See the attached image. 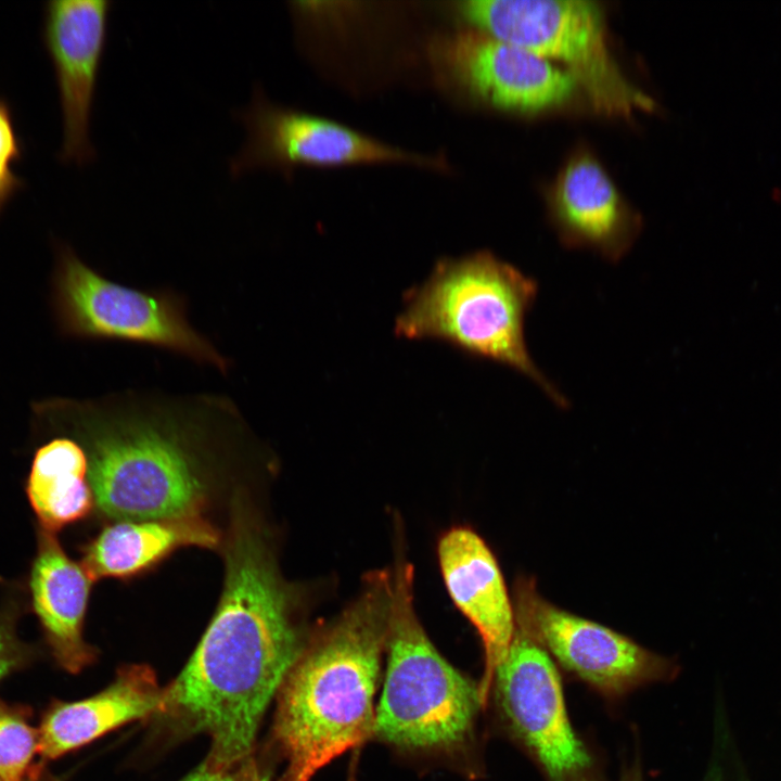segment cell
<instances>
[{"mask_svg":"<svg viewBox=\"0 0 781 781\" xmlns=\"http://www.w3.org/2000/svg\"><path fill=\"white\" fill-rule=\"evenodd\" d=\"M223 558L217 610L182 671L165 687L155 716L169 738L207 734L203 764L217 770L256 755L264 714L310 637L267 535L241 503Z\"/></svg>","mask_w":781,"mask_h":781,"instance_id":"1","label":"cell"},{"mask_svg":"<svg viewBox=\"0 0 781 781\" xmlns=\"http://www.w3.org/2000/svg\"><path fill=\"white\" fill-rule=\"evenodd\" d=\"M208 396L128 389L36 405L79 434L93 499L105 515L155 521L200 515L206 488L189 435Z\"/></svg>","mask_w":781,"mask_h":781,"instance_id":"2","label":"cell"},{"mask_svg":"<svg viewBox=\"0 0 781 781\" xmlns=\"http://www.w3.org/2000/svg\"><path fill=\"white\" fill-rule=\"evenodd\" d=\"M393 576H366L357 598L309 637L276 695L271 743L283 763L277 781H309L374 737V695L386 649Z\"/></svg>","mask_w":781,"mask_h":781,"instance_id":"3","label":"cell"},{"mask_svg":"<svg viewBox=\"0 0 781 781\" xmlns=\"http://www.w3.org/2000/svg\"><path fill=\"white\" fill-rule=\"evenodd\" d=\"M535 279L489 251L439 259L410 289L395 333L437 340L477 358L509 367L534 382L559 408L568 400L533 360L525 320L538 295Z\"/></svg>","mask_w":781,"mask_h":781,"instance_id":"4","label":"cell"},{"mask_svg":"<svg viewBox=\"0 0 781 781\" xmlns=\"http://www.w3.org/2000/svg\"><path fill=\"white\" fill-rule=\"evenodd\" d=\"M392 604L383 691L374 737L408 753L454 757L476 747L485 702L474 682L440 655L413 603V568L398 559L392 572Z\"/></svg>","mask_w":781,"mask_h":781,"instance_id":"5","label":"cell"},{"mask_svg":"<svg viewBox=\"0 0 781 781\" xmlns=\"http://www.w3.org/2000/svg\"><path fill=\"white\" fill-rule=\"evenodd\" d=\"M458 11L476 29L562 67L599 114L629 118L655 107L614 59L596 1L469 0L460 2Z\"/></svg>","mask_w":781,"mask_h":781,"instance_id":"6","label":"cell"},{"mask_svg":"<svg viewBox=\"0 0 781 781\" xmlns=\"http://www.w3.org/2000/svg\"><path fill=\"white\" fill-rule=\"evenodd\" d=\"M54 251L50 296L63 337L153 346L228 373L230 360L190 323L181 295L111 281L64 242H56Z\"/></svg>","mask_w":781,"mask_h":781,"instance_id":"7","label":"cell"},{"mask_svg":"<svg viewBox=\"0 0 781 781\" xmlns=\"http://www.w3.org/2000/svg\"><path fill=\"white\" fill-rule=\"evenodd\" d=\"M500 722L547 781H600L597 765L567 715L550 655L515 626L489 689Z\"/></svg>","mask_w":781,"mask_h":781,"instance_id":"8","label":"cell"},{"mask_svg":"<svg viewBox=\"0 0 781 781\" xmlns=\"http://www.w3.org/2000/svg\"><path fill=\"white\" fill-rule=\"evenodd\" d=\"M513 598L515 626L554 663L606 699L622 697L677 675L674 661L547 601L533 578L520 577Z\"/></svg>","mask_w":781,"mask_h":781,"instance_id":"9","label":"cell"},{"mask_svg":"<svg viewBox=\"0 0 781 781\" xmlns=\"http://www.w3.org/2000/svg\"><path fill=\"white\" fill-rule=\"evenodd\" d=\"M430 54L454 86L504 112L554 111L569 104L579 90L559 65L476 28L435 37Z\"/></svg>","mask_w":781,"mask_h":781,"instance_id":"10","label":"cell"},{"mask_svg":"<svg viewBox=\"0 0 781 781\" xmlns=\"http://www.w3.org/2000/svg\"><path fill=\"white\" fill-rule=\"evenodd\" d=\"M246 140L230 161V174L259 168L289 171L297 165L402 162L444 169L441 157L397 149L349 127L268 100L256 86L251 102L235 113Z\"/></svg>","mask_w":781,"mask_h":781,"instance_id":"11","label":"cell"},{"mask_svg":"<svg viewBox=\"0 0 781 781\" xmlns=\"http://www.w3.org/2000/svg\"><path fill=\"white\" fill-rule=\"evenodd\" d=\"M112 5L110 0L43 4L41 37L59 92L63 129L59 156L65 164L84 166L97 156L90 123Z\"/></svg>","mask_w":781,"mask_h":781,"instance_id":"12","label":"cell"},{"mask_svg":"<svg viewBox=\"0 0 781 781\" xmlns=\"http://www.w3.org/2000/svg\"><path fill=\"white\" fill-rule=\"evenodd\" d=\"M547 209L561 243L618 263L642 229L641 216L624 199L599 158L578 148L547 192Z\"/></svg>","mask_w":781,"mask_h":781,"instance_id":"13","label":"cell"},{"mask_svg":"<svg viewBox=\"0 0 781 781\" xmlns=\"http://www.w3.org/2000/svg\"><path fill=\"white\" fill-rule=\"evenodd\" d=\"M438 562L447 591L478 632L485 654L479 681L485 704L496 667L505 657L515 631L513 602L496 556L469 527H452L439 539Z\"/></svg>","mask_w":781,"mask_h":781,"instance_id":"14","label":"cell"},{"mask_svg":"<svg viewBox=\"0 0 781 781\" xmlns=\"http://www.w3.org/2000/svg\"><path fill=\"white\" fill-rule=\"evenodd\" d=\"M165 688L145 664L118 669L102 691L76 702H54L46 709L39 732L41 763L55 759L127 722L155 717Z\"/></svg>","mask_w":781,"mask_h":781,"instance_id":"15","label":"cell"},{"mask_svg":"<svg viewBox=\"0 0 781 781\" xmlns=\"http://www.w3.org/2000/svg\"><path fill=\"white\" fill-rule=\"evenodd\" d=\"M37 552L29 574L31 607L57 665L78 674L92 664L97 651L82 636L91 578L67 556L55 533L39 527Z\"/></svg>","mask_w":781,"mask_h":781,"instance_id":"16","label":"cell"},{"mask_svg":"<svg viewBox=\"0 0 781 781\" xmlns=\"http://www.w3.org/2000/svg\"><path fill=\"white\" fill-rule=\"evenodd\" d=\"M216 548L219 533L200 515L155 521H121L84 548L82 567L92 581L129 577L181 547Z\"/></svg>","mask_w":781,"mask_h":781,"instance_id":"17","label":"cell"},{"mask_svg":"<svg viewBox=\"0 0 781 781\" xmlns=\"http://www.w3.org/2000/svg\"><path fill=\"white\" fill-rule=\"evenodd\" d=\"M87 477L88 456L78 439L56 436L37 448L26 492L40 528L55 533L90 512L94 499Z\"/></svg>","mask_w":781,"mask_h":781,"instance_id":"18","label":"cell"},{"mask_svg":"<svg viewBox=\"0 0 781 781\" xmlns=\"http://www.w3.org/2000/svg\"><path fill=\"white\" fill-rule=\"evenodd\" d=\"M25 707L0 700V781H25L39 750V732Z\"/></svg>","mask_w":781,"mask_h":781,"instance_id":"19","label":"cell"},{"mask_svg":"<svg viewBox=\"0 0 781 781\" xmlns=\"http://www.w3.org/2000/svg\"><path fill=\"white\" fill-rule=\"evenodd\" d=\"M24 144L11 104L0 97V215L25 187L14 166L22 159Z\"/></svg>","mask_w":781,"mask_h":781,"instance_id":"20","label":"cell"},{"mask_svg":"<svg viewBox=\"0 0 781 781\" xmlns=\"http://www.w3.org/2000/svg\"><path fill=\"white\" fill-rule=\"evenodd\" d=\"M21 605L8 600L0 607V681L12 673L25 668L36 658L34 646L25 643L17 633Z\"/></svg>","mask_w":781,"mask_h":781,"instance_id":"21","label":"cell"},{"mask_svg":"<svg viewBox=\"0 0 781 781\" xmlns=\"http://www.w3.org/2000/svg\"><path fill=\"white\" fill-rule=\"evenodd\" d=\"M182 781H271V772L257 755L223 770H216L203 763Z\"/></svg>","mask_w":781,"mask_h":781,"instance_id":"22","label":"cell"},{"mask_svg":"<svg viewBox=\"0 0 781 781\" xmlns=\"http://www.w3.org/2000/svg\"><path fill=\"white\" fill-rule=\"evenodd\" d=\"M718 754L714 756L703 781H748L738 759L724 754L722 734L719 737Z\"/></svg>","mask_w":781,"mask_h":781,"instance_id":"23","label":"cell"},{"mask_svg":"<svg viewBox=\"0 0 781 781\" xmlns=\"http://www.w3.org/2000/svg\"><path fill=\"white\" fill-rule=\"evenodd\" d=\"M618 781H644L640 757L638 755L630 764L624 766Z\"/></svg>","mask_w":781,"mask_h":781,"instance_id":"24","label":"cell"}]
</instances>
